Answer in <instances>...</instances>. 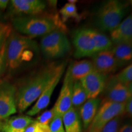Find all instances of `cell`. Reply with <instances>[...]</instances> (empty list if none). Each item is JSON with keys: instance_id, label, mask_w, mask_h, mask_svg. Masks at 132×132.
<instances>
[{"instance_id": "1", "label": "cell", "mask_w": 132, "mask_h": 132, "mask_svg": "<svg viewBox=\"0 0 132 132\" xmlns=\"http://www.w3.org/2000/svg\"><path fill=\"white\" fill-rule=\"evenodd\" d=\"M66 67V63L52 62L41 67L16 86V108L20 113L26 111L40 97L54 76Z\"/></svg>"}, {"instance_id": "2", "label": "cell", "mask_w": 132, "mask_h": 132, "mask_svg": "<svg viewBox=\"0 0 132 132\" xmlns=\"http://www.w3.org/2000/svg\"><path fill=\"white\" fill-rule=\"evenodd\" d=\"M39 51L37 43L32 38L11 32L7 40V67L11 70H15L23 64L30 63L37 56Z\"/></svg>"}, {"instance_id": "3", "label": "cell", "mask_w": 132, "mask_h": 132, "mask_svg": "<svg viewBox=\"0 0 132 132\" xmlns=\"http://www.w3.org/2000/svg\"><path fill=\"white\" fill-rule=\"evenodd\" d=\"M14 28L21 35L30 38L44 36L56 29H60L58 21L51 16L36 15L13 18Z\"/></svg>"}, {"instance_id": "4", "label": "cell", "mask_w": 132, "mask_h": 132, "mask_svg": "<svg viewBox=\"0 0 132 132\" xmlns=\"http://www.w3.org/2000/svg\"><path fill=\"white\" fill-rule=\"evenodd\" d=\"M129 11L128 3L109 0L100 6L95 16V24L99 31L111 32L119 24Z\"/></svg>"}, {"instance_id": "5", "label": "cell", "mask_w": 132, "mask_h": 132, "mask_svg": "<svg viewBox=\"0 0 132 132\" xmlns=\"http://www.w3.org/2000/svg\"><path fill=\"white\" fill-rule=\"evenodd\" d=\"M40 49L45 58L57 59L65 56L70 52L71 45L64 31L56 29L42 36Z\"/></svg>"}, {"instance_id": "6", "label": "cell", "mask_w": 132, "mask_h": 132, "mask_svg": "<svg viewBox=\"0 0 132 132\" xmlns=\"http://www.w3.org/2000/svg\"><path fill=\"white\" fill-rule=\"evenodd\" d=\"M125 103H115L105 100L99 106L96 115L86 132H100L102 128L114 118L125 113Z\"/></svg>"}, {"instance_id": "7", "label": "cell", "mask_w": 132, "mask_h": 132, "mask_svg": "<svg viewBox=\"0 0 132 132\" xmlns=\"http://www.w3.org/2000/svg\"><path fill=\"white\" fill-rule=\"evenodd\" d=\"M16 86L7 79L0 80V121L17 111Z\"/></svg>"}, {"instance_id": "8", "label": "cell", "mask_w": 132, "mask_h": 132, "mask_svg": "<svg viewBox=\"0 0 132 132\" xmlns=\"http://www.w3.org/2000/svg\"><path fill=\"white\" fill-rule=\"evenodd\" d=\"M72 41L75 48L73 55L76 58L92 57L97 53L94 42L87 28L78 29L74 31Z\"/></svg>"}, {"instance_id": "9", "label": "cell", "mask_w": 132, "mask_h": 132, "mask_svg": "<svg viewBox=\"0 0 132 132\" xmlns=\"http://www.w3.org/2000/svg\"><path fill=\"white\" fill-rule=\"evenodd\" d=\"M103 91L106 100L115 103H126L132 97L127 85L120 81L116 75L108 77Z\"/></svg>"}, {"instance_id": "10", "label": "cell", "mask_w": 132, "mask_h": 132, "mask_svg": "<svg viewBox=\"0 0 132 132\" xmlns=\"http://www.w3.org/2000/svg\"><path fill=\"white\" fill-rule=\"evenodd\" d=\"M73 83L74 80L71 77L69 67H67L60 93L53 106L56 115L62 117V116L72 107V95Z\"/></svg>"}, {"instance_id": "11", "label": "cell", "mask_w": 132, "mask_h": 132, "mask_svg": "<svg viewBox=\"0 0 132 132\" xmlns=\"http://www.w3.org/2000/svg\"><path fill=\"white\" fill-rule=\"evenodd\" d=\"M108 75L94 70L86 77L80 80L87 94V99L97 98L103 92Z\"/></svg>"}, {"instance_id": "12", "label": "cell", "mask_w": 132, "mask_h": 132, "mask_svg": "<svg viewBox=\"0 0 132 132\" xmlns=\"http://www.w3.org/2000/svg\"><path fill=\"white\" fill-rule=\"evenodd\" d=\"M46 3L40 0H12L11 7L12 13L19 16L39 15L46 8Z\"/></svg>"}, {"instance_id": "13", "label": "cell", "mask_w": 132, "mask_h": 132, "mask_svg": "<svg viewBox=\"0 0 132 132\" xmlns=\"http://www.w3.org/2000/svg\"><path fill=\"white\" fill-rule=\"evenodd\" d=\"M65 67L62 68L61 70L59 71L56 75L54 76V78L52 79V80L48 84L45 90L41 94L40 97L36 100V103L34 104V106L27 111L26 115L30 117L35 116L40 113L46 107H47L50 102L51 97L52 96L54 89L56 87L57 85H58L59 81L65 72Z\"/></svg>"}, {"instance_id": "14", "label": "cell", "mask_w": 132, "mask_h": 132, "mask_svg": "<svg viewBox=\"0 0 132 132\" xmlns=\"http://www.w3.org/2000/svg\"><path fill=\"white\" fill-rule=\"evenodd\" d=\"M91 61L95 70L105 75L114 73L118 69L116 61L111 50L97 53L92 56Z\"/></svg>"}, {"instance_id": "15", "label": "cell", "mask_w": 132, "mask_h": 132, "mask_svg": "<svg viewBox=\"0 0 132 132\" xmlns=\"http://www.w3.org/2000/svg\"><path fill=\"white\" fill-rule=\"evenodd\" d=\"M110 39L113 45H132V14L123 19L116 28L110 32Z\"/></svg>"}, {"instance_id": "16", "label": "cell", "mask_w": 132, "mask_h": 132, "mask_svg": "<svg viewBox=\"0 0 132 132\" xmlns=\"http://www.w3.org/2000/svg\"><path fill=\"white\" fill-rule=\"evenodd\" d=\"M34 119L28 116H16L1 121L0 131L4 132H24Z\"/></svg>"}, {"instance_id": "17", "label": "cell", "mask_w": 132, "mask_h": 132, "mask_svg": "<svg viewBox=\"0 0 132 132\" xmlns=\"http://www.w3.org/2000/svg\"><path fill=\"white\" fill-rule=\"evenodd\" d=\"M101 100L97 97L88 99L80 108V117L85 130L87 129L94 118L100 106Z\"/></svg>"}, {"instance_id": "18", "label": "cell", "mask_w": 132, "mask_h": 132, "mask_svg": "<svg viewBox=\"0 0 132 132\" xmlns=\"http://www.w3.org/2000/svg\"><path fill=\"white\" fill-rule=\"evenodd\" d=\"M68 67L74 81H80L95 69L91 61L87 59L72 62Z\"/></svg>"}, {"instance_id": "19", "label": "cell", "mask_w": 132, "mask_h": 132, "mask_svg": "<svg viewBox=\"0 0 132 132\" xmlns=\"http://www.w3.org/2000/svg\"><path fill=\"white\" fill-rule=\"evenodd\" d=\"M111 51L116 61L118 69L127 66L132 62L131 44H118L112 47Z\"/></svg>"}, {"instance_id": "20", "label": "cell", "mask_w": 132, "mask_h": 132, "mask_svg": "<svg viewBox=\"0 0 132 132\" xmlns=\"http://www.w3.org/2000/svg\"><path fill=\"white\" fill-rule=\"evenodd\" d=\"M62 118L65 132H82L80 117L77 110L73 107H71Z\"/></svg>"}, {"instance_id": "21", "label": "cell", "mask_w": 132, "mask_h": 132, "mask_svg": "<svg viewBox=\"0 0 132 132\" xmlns=\"http://www.w3.org/2000/svg\"><path fill=\"white\" fill-rule=\"evenodd\" d=\"M87 31L94 42L97 53L110 50L113 47V44L110 38L108 37L103 33L92 28H87Z\"/></svg>"}, {"instance_id": "22", "label": "cell", "mask_w": 132, "mask_h": 132, "mask_svg": "<svg viewBox=\"0 0 132 132\" xmlns=\"http://www.w3.org/2000/svg\"><path fill=\"white\" fill-rule=\"evenodd\" d=\"M87 100V94L80 81H74L72 89V106L75 110L80 109Z\"/></svg>"}, {"instance_id": "23", "label": "cell", "mask_w": 132, "mask_h": 132, "mask_svg": "<svg viewBox=\"0 0 132 132\" xmlns=\"http://www.w3.org/2000/svg\"><path fill=\"white\" fill-rule=\"evenodd\" d=\"M59 12L61 15L62 20L64 23L69 19H78L80 18L77 6L75 3L70 2V3H66L61 9Z\"/></svg>"}, {"instance_id": "24", "label": "cell", "mask_w": 132, "mask_h": 132, "mask_svg": "<svg viewBox=\"0 0 132 132\" xmlns=\"http://www.w3.org/2000/svg\"><path fill=\"white\" fill-rule=\"evenodd\" d=\"M116 76L120 81L126 85L132 82V62Z\"/></svg>"}, {"instance_id": "25", "label": "cell", "mask_w": 132, "mask_h": 132, "mask_svg": "<svg viewBox=\"0 0 132 132\" xmlns=\"http://www.w3.org/2000/svg\"><path fill=\"white\" fill-rule=\"evenodd\" d=\"M55 116V110H54V107H53L52 109L44 112L42 114L39 116L36 120L42 124L49 125Z\"/></svg>"}, {"instance_id": "26", "label": "cell", "mask_w": 132, "mask_h": 132, "mask_svg": "<svg viewBox=\"0 0 132 132\" xmlns=\"http://www.w3.org/2000/svg\"><path fill=\"white\" fill-rule=\"evenodd\" d=\"M51 132H65L62 117L56 115L49 125Z\"/></svg>"}, {"instance_id": "27", "label": "cell", "mask_w": 132, "mask_h": 132, "mask_svg": "<svg viewBox=\"0 0 132 132\" xmlns=\"http://www.w3.org/2000/svg\"><path fill=\"white\" fill-rule=\"evenodd\" d=\"M120 120L121 116L114 118L102 128L100 132H119Z\"/></svg>"}, {"instance_id": "28", "label": "cell", "mask_w": 132, "mask_h": 132, "mask_svg": "<svg viewBox=\"0 0 132 132\" xmlns=\"http://www.w3.org/2000/svg\"><path fill=\"white\" fill-rule=\"evenodd\" d=\"M6 48H7V40L3 44L2 48L0 50V78L4 75L7 67Z\"/></svg>"}, {"instance_id": "29", "label": "cell", "mask_w": 132, "mask_h": 132, "mask_svg": "<svg viewBox=\"0 0 132 132\" xmlns=\"http://www.w3.org/2000/svg\"><path fill=\"white\" fill-rule=\"evenodd\" d=\"M24 132H51L49 125L42 124L34 120L26 128Z\"/></svg>"}, {"instance_id": "30", "label": "cell", "mask_w": 132, "mask_h": 132, "mask_svg": "<svg viewBox=\"0 0 132 132\" xmlns=\"http://www.w3.org/2000/svg\"><path fill=\"white\" fill-rule=\"evenodd\" d=\"M12 32L11 27L8 24L0 23V50L3 44L7 40V39Z\"/></svg>"}, {"instance_id": "31", "label": "cell", "mask_w": 132, "mask_h": 132, "mask_svg": "<svg viewBox=\"0 0 132 132\" xmlns=\"http://www.w3.org/2000/svg\"><path fill=\"white\" fill-rule=\"evenodd\" d=\"M125 112L130 117H132V97L125 103Z\"/></svg>"}, {"instance_id": "32", "label": "cell", "mask_w": 132, "mask_h": 132, "mask_svg": "<svg viewBox=\"0 0 132 132\" xmlns=\"http://www.w3.org/2000/svg\"><path fill=\"white\" fill-rule=\"evenodd\" d=\"M119 132H132V123H127L120 127Z\"/></svg>"}, {"instance_id": "33", "label": "cell", "mask_w": 132, "mask_h": 132, "mask_svg": "<svg viewBox=\"0 0 132 132\" xmlns=\"http://www.w3.org/2000/svg\"><path fill=\"white\" fill-rule=\"evenodd\" d=\"M9 1L8 0H0V9L4 10L7 7Z\"/></svg>"}, {"instance_id": "34", "label": "cell", "mask_w": 132, "mask_h": 132, "mask_svg": "<svg viewBox=\"0 0 132 132\" xmlns=\"http://www.w3.org/2000/svg\"><path fill=\"white\" fill-rule=\"evenodd\" d=\"M127 85L128 89V90H129L130 94H131V95H132V82H130L129 83L127 84Z\"/></svg>"}, {"instance_id": "35", "label": "cell", "mask_w": 132, "mask_h": 132, "mask_svg": "<svg viewBox=\"0 0 132 132\" xmlns=\"http://www.w3.org/2000/svg\"><path fill=\"white\" fill-rule=\"evenodd\" d=\"M130 4H131V7H132V0H131V1H130Z\"/></svg>"}, {"instance_id": "36", "label": "cell", "mask_w": 132, "mask_h": 132, "mask_svg": "<svg viewBox=\"0 0 132 132\" xmlns=\"http://www.w3.org/2000/svg\"><path fill=\"white\" fill-rule=\"evenodd\" d=\"M1 121H0V127H1Z\"/></svg>"}, {"instance_id": "37", "label": "cell", "mask_w": 132, "mask_h": 132, "mask_svg": "<svg viewBox=\"0 0 132 132\" xmlns=\"http://www.w3.org/2000/svg\"><path fill=\"white\" fill-rule=\"evenodd\" d=\"M0 132H4V131H0Z\"/></svg>"}]
</instances>
